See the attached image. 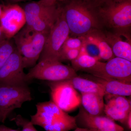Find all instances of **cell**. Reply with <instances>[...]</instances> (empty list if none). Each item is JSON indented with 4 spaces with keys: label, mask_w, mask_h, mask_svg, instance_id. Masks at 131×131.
<instances>
[{
    "label": "cell",
    "mask_w": 131,
    "mask_h": 131,
    "mask_svg": "<svg viewBox=\"0 0 131 131\" xmlns=\"http://www.w3.org/2000/svg\"><path fill=\"white\" fill-rule=\"evenodd\" d=\"M0 131H20L19 130H15L9 128L4 125H0Z\"/></svg>",
    "instance_id": "83f0119b"
},
{
    "label": "cell",
    "mask_w": 131,
    "mask_h": 131,
    "mask_svg": "<svg viewBox=\"0 0 131 131\" xmlns=\"http://www.w3.org/2000/svg\"><path fill=\"white\" fill-rule=\"evenodd\" d=\"M16 48L14 41L6 39L0 43V68L5 64Z\"/></svg>",
    "instance_id": "7402d4cb"
},
{
    "label": "cell",
    "mask_w": 131,
    "mask_h": 131,
    "mask_svg": "<svg viewBox=\"0 0 131 131\" xmlns=\"http://www.w3.org/2000/svg\"><path fill=\"white\" fill-rule=\"evenodd\" d=\"M81 37L83 39V46L84 47L87 54L90 56L96 59L98 61H100V51L98 48L93 44L85 40L83 37Z\"/></svg>",
    "instance_id": "d4e9b609"
},
{
    "label": "cell",
    "mask_w": 131,
    "mask_h": 131,
    "mask_svg": "<svg viewBox=\"0 0 131 131\" xmlns=\"http://www.w3.org/2000/svg\"><path fill=\"white\" fill-rule=\"evenodd\" d=\"M26 24L24 9L18 5L3 6L0 15V26L7 39H11Z\"/></svg>",
    "instance_id": "8fae6325"
},
{
    "label": "cell",
    "mask_w": 131,
    "mask_h": 131,
    "mask_svg": "<svg viewBox=\"0 0 131 131\" xmlns=\"http://www.w3.org/2000/svg\"><path fill=\"white\" fill-rule=\"evenodd\" d=\"M72 67L57 61L43 60L38 61L30 68L26 75V81L34 79L56 82L69 80L77 76Z\"/></svg>",
    "instance_id": "5b68a950"
},
{
    "label": "cell",
    "mask_w": 131,
    "mask_h": 131,
    "mask_svg": "<svg viewBox=\"0 0 131 131\" xmlns=\"http://www.w3.org/2000/svg\"><path fill=\"white\" fill-rule=\"evenodd\" d=\"M75 117L78 127L93 129L97 131H124L123 127L106 116L91 115L83 107L80 108Z\"/></svg>",
    "instance_id": "7c38bea8"
},
{
    "label": "cell",
    "mask_w": 131,
    "mask_h": 131,
    "mask_svg": "<svg viewBox=\"0 0 131 131\" xmlns=\"http://www.w3.org/2000/svg\"><path fill=\"white\" fill-rule=\"evenodd\" d=\"M59 11V7H57L53 11L40 16L30 27L26 26L37 32H49L56 20Z\"/></svg>",
    "instance_id": "ffe728a7"
},
{
    "label": "cell",
    "mask_w": 131,
    "mask_h": 131,
    "mask_svg": "<svg viewBox=\"0 0 131 131\" xmlns=\"http://www.w3.org/2000/svg\"><path fill=\"white\" fill-rule=\"evenodd\" d=\"M81 103L83 108L91 115H102L104 112V96L95 93H81Z\"/></svg>",
    "instance_id": "e0dca14e"
},
{
    "label": "cell",
    "mask_w": 131,
    "mask_h": 131,
    "mask_svg": "<svg viewBox=\"0 0 131 131\" xmlns=\"http://www.w3.org/2000/svg\"><path fill=\"white\" fill-rule=\"evenodd\" d=\"M6 39H7L0 26V43H2Z\"/></svg>",
    "instance_id": "f1b7e54d"
},
{
    "label": "cell",
    "mask_w": 131,
    "mask_h": 131,
    "mask_svg": "<svg viewBox=\"0 0 131 131\" xmlns=\"http://www.w3.org/2000/svg\"><path fill=\"white\" fill-rule=\"evenodd\" d=\"M49 32H37L25 26L13 37L22 56L24 68H31L37 64Z\"/></svg>",
    "instance_id": "3957f363"
},
{
    "label": "cell",
    "mask_w": 131,
    "mask_h": 131,
    "mask_svg": "<svg viewBox=\"0 0 131 131\" xmlns=\"http://www.w3.org/2000/svg\"><path fill=\"white\" fill-rule=\"evenodd\" d=\"M61 7L73 36L83 37L94 30H101L97 6L91 0H70Z\"/></svg>",
    "instance_id": "6da1fadb"
},
{
    "label": "cell",
    "mask_w": 131,
    "mask_h": 131,
    "mask_svg": "<svg viewBox=\"0 0 131 131\" xmlns=\"http://www.w3.org/2000/svg\"><path fill=\"white\" fill-rule=\"evenodd\" d=\"M125 123H126L127 126L129 130L131 129V112L129 113Z\"/></svg>",
    "instance_id": "4316f807"
},
{
    "label": "cell",
    "mask_w": 131,
    "mask_h": 131,
    "mask_svg": "<svg viewBox=\"0 0 131 131\" xmlns=\"http://www.w3.org/2000/svg\"><path fill=\"white\" fill-rule=\"evenodd\" d=\"M115 57L131 62V38L129 30H114L104 33Z\"/></svg>",
    "instance_id": "4fadbf2b"
},
{
    "label": "cell",
    "mask_w": 131,
    "mask_h": 131,
    "mask_svg": "<svg viewBox=\"0 0 131 131\" xmlns=\"http://www.w3.org/2000/svg\"><path fill=\"white\" fill-rule=\"evenodd\" d=\"M83 39L82 37H76L75 38L69 37L64 43L61 51L72 49H81L83 45Z\"/></svg>",
    "instance_id": "cb8c5ba5"
},
{
    "label": "cell",
    "mask_w": 131,
    "mask_h": 131,
    "mask_svg": "<svg viewBox=\"0 0 131 131\" xmlns=\"http://www.w3.org/2000/svg\"><path fill=\"white\" fill-rule=\"evenodd\" d=\"M24 69L22 56L16 47L9 58L0 68V85L27 84Z\"/></svg>",
    "instance_id": "30bf717a"
},
{
    "label": "cell",
    "mask_w": 131,
    "mask_h": 131,
    "mask_svg": "<svg viewBox=\"0 0 131 131\" xmlns=\"http://www.w3.org/2000/svg\"><path fill=\"white\" fill-rule=\"evenodd\" d=\"M66 80L81 93H95L105 96V92L101 86L92 80L78 76Z\"/></svg>",
    "instance_id": "ac0fdd59"
},
{
    "label": "cell",
    "mask_w": 131,
    "mask_h": 131,
    "mask_svg": "<svg viewBox=\"0 0 131 131\" xmlns=\"http://www.w3.org/2000/svg\"><path fill=\"white\" fill-rule=\"evenodd\" d=\"M69 29L59 7L58 16L50 31L38 61L43 60L59 61V55L64 43L69 37Z\"/></svg>",
    "instance_id": "8992f818"
},
{
    "label": "cell",
    "mask_w": 131,
    "mask_h": 131,
    "mask_svg": "<svg viewBox=\"0 0 131 131\" xmlns=\"http://www.w3.org/2000/svg\"><path fill=\"white\" fill-rule=\"evenodd\" d=\"M0 122L3 123V119L2 115L1 112H0Z\"/></svg>",
    "instance_id": "1f68e13d"
},
{
    "label": "cell",
    "mask_w": 131,
    "mask_h": 131,
    "mask_svg": "<svg viewBox=\"0 0 131 131\" xmlns=\"http://www.w3.org/2000/svg\"><path fill=\"white\" fill-rule=\"evenodd\" d=\"M13 1H21L22 0H13Z\"/></svg>",
    "instance_id": "836d02e7"
},
{
    "label": "cell",
    "mask_w": 131,
    "mask_h": 131,
    "mask_svg": "<svg viewBox=\"0 0 131 131\" xmlns=\"http://www.w3.org/2000/svg\"><path fill=\"white\" fill-rule=\"evenodd\" d=\"M94 76L131 82V62L115 57L106 62L97 61L92 68L84 71Z\"/></svg>",
    "instance_id": "52a82bcc"
},
{
    "label": "cell",
    "mask_w": 131,
    "mask_h": 131,
    "mask_svg": "<svg viewBox=\"0 0 131 131\" xmlns=\"http://www.w3.org/2000/svg\"><path fill=\"white\" fill-rule=\"evenodd\" d=\"M18 126L21 128L20 131H38L31 121L27 119L20 115H18L11 119Z\"/></svg>",
    "instance_id": "603a6c76"
},
{
    "label": "cell",
    "mask_w": 131,
    "mask_h": 131,
    "mask_svg": "<svg viewBox=\"0 0 131 131\" xmlns=\"http://www.w3.org/2000/svg\"><path fill=\"white\" fill-rule=\"evenodd\" d=\"M57 7V5L46 6L38 2H33L26 5L24 9L25 15L26 26L30 27L40 16L50 13Z\"/></svg>",
    "instance_id": "d6986e66"
},
{
    "label": "cell",
    "mask_w": 131,
    "mask_h": 131,
    "mask_svg": "<svg viewBox=\"0 0 131 131\" xmlns=\"http://www.w3.org/2000/svg\"><path fill=\"white\" fill-rule=\"evenodd\" d=\"M105 96L107 99V102L105 104L104 109L106 116L114 121L125 123L129 113L131 112L130 101L125 96Z\"/></svg>",
    "instance_id": "5bb4252c"
},
{
    "label": "cell",
    "mask_w": 131,
    "mask_h": 131,
    "mask_svg": "<svg viewBox=\"0 0 131 131\" xmlns=\"http://www.w3.org/2000/svg\"><path fill=\"white\" fill-rule=\"evenodd\" d=\"M36 106L37 112L31 116L34 125L46 131H69L77 127L75 117L62 110L51 100L38 102Z\"/></svg>",
    "instance_id": "7a4b0ae2"
},
{
    "label": "cell",
    "mask_w": 131,
    "mask_h": 131,
    "mask_svg": "<svg viewBox=\"0 0 131 131\" xmlns=\"http://www.w3.org/2000/svg\"><path fill=\"white\" fill-rule=\"evenodd\" d=\"M2 10V8L1 6L0 5V15H1V14Z\"/></svg>",
    "instance_id": "d6a6232c"
},
{
    "label": "cell",
    "mask_w": 131,
    "mask_h": 131,
    "mask_svg": "<svg viewBox=\"0 0 131 131\" xmlns=\"http://www.w3.org/2000/svg\"><path fill=\"white\" fill-rule=\"evenodd\" d=\"M91 1L94 3L95 4H98L104 2L107 0H91Z\"/></svg>",
    "instance_id": "4dcf8cb0"
},
{
    "label": "cell",
    "mask_w": 131,
    "mask_h": 131,
    "mask_svg": "<svg viewBox=\"0 0 131 131\" xmlns=\"http://www.w3.org/2000/svg\"><path fill=\"white\" fill-rule=\"evenodd\" d=\"M51 101L66 112L76 109L81 104V96L67 80L50 82Z\"/></svg>",
    "instance_id": "9c48e42d"
},
{
    "label": "cell",
    "mask_w": 131,
    "mask_h": 131,
    "mask_svg": "<svg viewBox=\"0 0 131 131\" xmlns=\"http://www.w3.org/2000/svg\"><path fill=\"white\" fill-rule=\"evenodd\" d=\"M82 37L93 44L98 48L101 59L107 61L115 57L106 40L105 34L101 30H94Z\"/></svg>",
    "instance_id": "2e32d148"
},
{
    "label": "cell",
    "mask_w": 131,
    "mask_h": 131,
    "mask_svg": "<svg viewBox=\"0 0 131 131\" xmlns=\"http://www.w3.org/2000/svg\"><path fill=\"white\" fill-rule=\"evenodd\" d=\"M83 77L92 80L101 85L105 92V95L131 96V83L119 80L101 78L90 74L85 75Z\"/></svg>",
    "instance_id": "9a60e30c"
},
{
    "label": "cell",
    "mask_w": 131,
    "mask_h": 131,
    "mask_svg": "<svg viewBox=\"0 0 131 131\" xmlns=\"http://www.w3.org/2000/svg\"><path fill=\"white\" fill-rule=\"evenodd\" d=\"M98 61V59L88 55L82 46L79 56L71 62L72 68L76 72L79 70L84 71L92 68Z\"/></svg>",
    "instance_id": "44dd1931"
},
{
    "label": "cell",
    "mask_w": 131,
    "mask_h": 131,
    "mask_svg": "<svg viewBox=\"0 0 131 131\" xmlns=\"http://www.w3.org/2000/svg\"><path fill=\"white\" fill-rule=\"evenodd\" d=\"M32 100L27 84L0 85V112L3 123L14 110L20 108L24 103Z\"/></svg>",
    "instance_id": "ba28073f"
},
{
    "label": "cell",
    "mask_w": 131,
    "mask_h": 131,
    "mask_svg": "<svg viewBox=\"0 0 131 131\" xmlns=\"http://www.w3.org/2000/svg\"><path fill=\"white\" fill-rule=\"evenodd\" d=\"M65 1L66 0H40L38 2L43 6H51L56 5L57 3L59 2H63Z\"/></svg>",
    "instance_id": "484cf974"
},
{
    "label": "cell",
    "mask_w": 131,
    "mask_h": 131,
    "mask_svg": "<svg viewBox=\"0 0 131 131\" xmlns=\"http://www.w3.org/2000/svg\"><path fill=\"white\" fill-rule=\"evenodd\" d=\"M74 131H97L95 129H89V128H82V127H77L75 128Z\"/></svg>",
    "instance_id": "f546056e"
},
{
    "label": "cell",
    "mask_w": 131,
    "mask_h": 131,
    "mask_svg": "<svg viewBox=\"0 0 131 131\" xmlns=\"http://www.w3.org/2000/svg\"><path fill=\"white\" fill-rule=\"evenodd\" d=\"M96 5L101 20L108 27L130 31L131 0H107Z\"/></svg>",
    "instance_id": "277c9868"
}]
</instances>
